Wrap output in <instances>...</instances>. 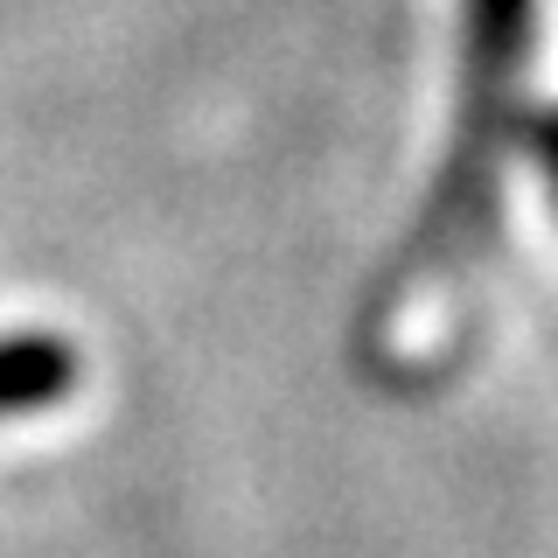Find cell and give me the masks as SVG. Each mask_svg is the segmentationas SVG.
I'll use <instances>...</instances> for the list:
<instances>
[{
  "label": "cell",
  "instance_id": "1",
  "mask_svg": "<svg viewBox=\"0 0 558 558\" xmlns=\"http://www.w3.org/2000/svg\"><path fill=\"white\" fill-rule=\"evenodd\" d=\"M531 35L537 0H461V98H453V133L440 154L418 223L405 252L384 266V287L363 314V342L405 336L418 307L447 301L468 287V272L496 244V203H502V161L517 140L523 77H531Z\"/></svg>",
  "mask_w": 558,
  "mask_h": 558
},
{
  "label": "cell",
  "instance_id": "2",
  "mask_svg": "<svg viewBox=\"0 0 558 558\" xmlns=\"http://www.w3.org/2000/svg\"><path fill=\"white\" fill-rule=\"evenodd\" d=\"M77 391V349L49 328H22L0 336V418H28L49 412Z\"/></svg>",
  "mask_w": 558,
  "mask_h": 558
},
{
  "label": "cell",
  "instance_id": "3",
  "mask_svg": "<svg viewBox=\"0 0 558 558\" xmlns=\"http://www.w3.org/2000/svg\"><path fill=\"white\" fill-rule=\"evenodd\" d=\"M531 154H537V168H545V182H551V196H558V112H545L531 126Z\"/></svg>",
  "mask_w": 558,
  "mask_h": 558
}]
</instances>
